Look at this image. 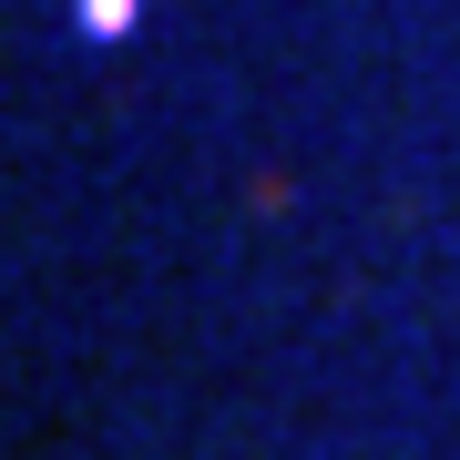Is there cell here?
<instances>
[{
	"label": "cell",
	"instance_id": "obj_1",
	"mask_svg": "<svg viewBox=\"0 0 460 460\" xmlns=\"http://www.w3.org/2000/svg\"><path fill=\"white\" fill-rule=\"evenodd\" d=\"M144 0H72V41H133Z\"/></svg>",
	"mask_w": 460,
	"mask_h": 460
}]
</instances>
